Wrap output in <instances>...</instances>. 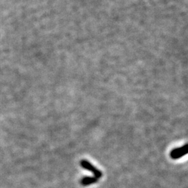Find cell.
Returning a JSON list of instances; mask_svg holds the SVG:
<instances>
[{
	"instance_id": "cell-1",
	"label": "cell",
	"mask_w": 188,
	"mask_h": 188,
	"mask_svg": "<svg viewBox=\"0 0 188 188\" xmlns=\"http://www.w3.org/2000/svg\"><path fill=\"white\" fill-rule=\"evenodd\" d=\"M80 166L82 167H83L84 169L91 171V173L94 174V177L96 178L97 179L101 178L102 172L99 169H97L96 167H94L93 164H91L89 161L85 160H81L80 161Z\"/></svg>"
},
{
	"instance_id": "cell-2",
	"label": "cell",
	"mask_w": 188,
	"mask_h": 188,
	"mask_svg": "<svg viewBox=\"0 0 188 188\" xmlns=\"http://www.w3.org/2000/svg\"><path fill=\"white\" fill-rule=\"evenodd\" d=\"M187 153V144L172 150L170 153V157L174 160H177Z\"/></svg>"
},
{
	"instance_id": "cell-3",
	"label": "cell",
	"mask_w": 188,
	"mask_h": 188,
	"mask_svg": "<svg viewBox=\"0 0 188 188\" xmlns=\"http://www.w3.org/2000/svg\"><path fill=\"white\" fill-rule=\"evenodd\" d=\"M98 181V179L95 177H84L82 178L81 180L80 183L84 186H87V185H90L91 184H94Z\"/></svg>"
}]
</instances>
